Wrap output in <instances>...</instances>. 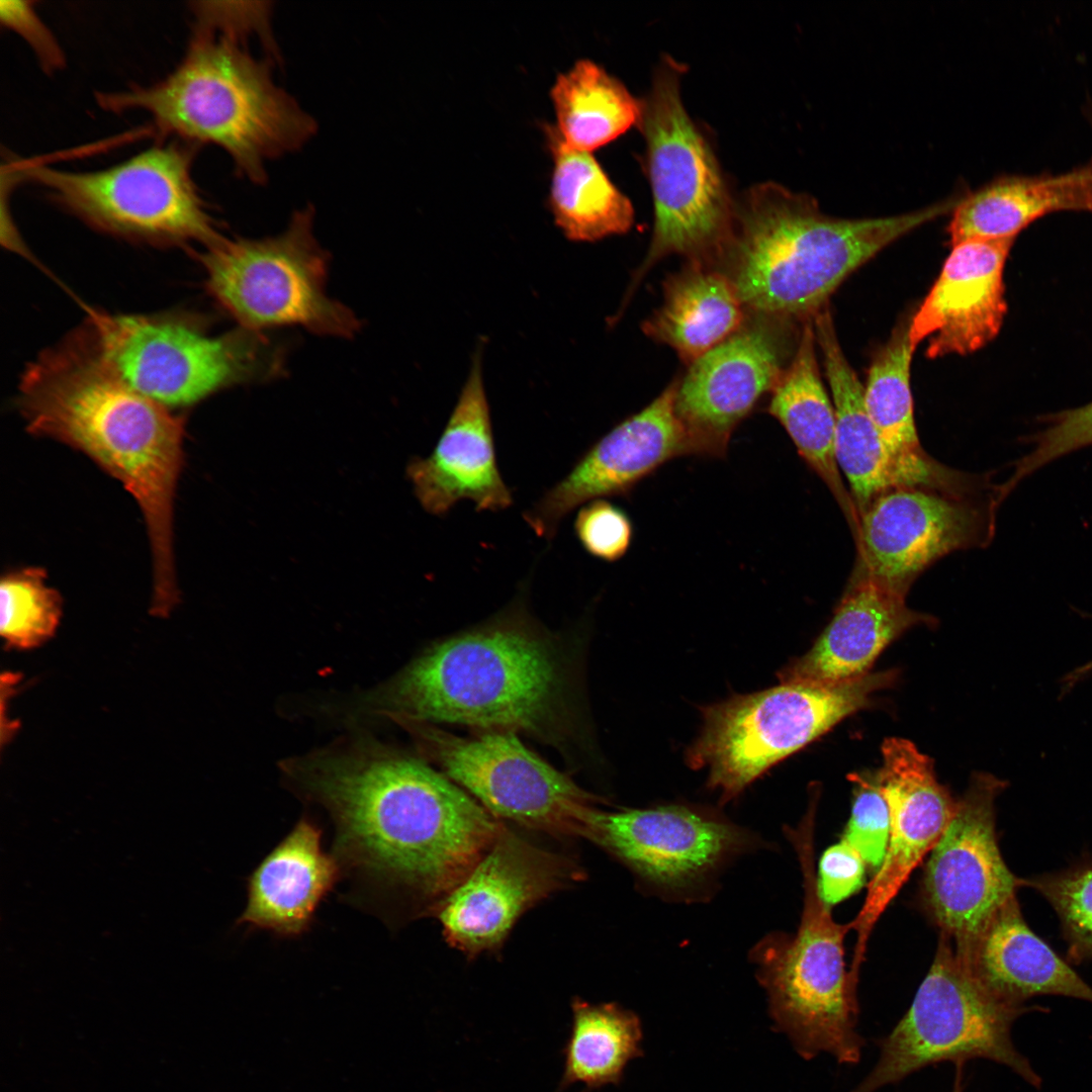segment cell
Listing matches in <instances>:
<instances>
[{
	"mask_svg": "<svg viewBox=\"0 0 1092 1092\" xmlns=\"http://www.w3.org/2000/svg\"><path fill=\"white\" fill-rule=\"evenodd\" d=\"M89 315L88 345L95 355L130 387L169 408L285 372L284 349L259 331L238 327L212 336L178 318Z\"/></svg>",
	"mask_w": 1092,
	"mask_h": 1092,
	"instance_id": "cell-8",
	"label": "cell"
},
{
	"mask_svg": "<svg viewBox=\"0 0 1092 1092\" xmlns=\"http://www.w3.org/2000/svg\"><path fill=\"white\" fill-rule=\"evenodd\" d=\"M984 490L898 487L879 494L858 516L853 575L906 596L915 578L938 559L986 546L995 533L999 503Z\"/></svg>",
	"mask_w": 1092,
	"mask_h": 1092,
	"instance_id": "cell-15",
	"label": "cell"
},
{
	"mask_svg": "<svg viewBox=\"0 0 1092 1092\" xmlns=\"http://www.w3.org/2000/svg\"><path fill=\"white\" fill-rule=\"evenodd\" d=\"M906 596L853 575L811 649L781 672L782 682L833 686L868 674L882 651L908 629L934 618L910 609Z\"/></svg>",
	"mask_w": 1092,
	"mask_h": 1092,
	"instance_id": "cell-24",
	"label": "cell"
},
{
	"mask_svg": "<svg viewBox=\"0 0 1092 1092\" xmlns=\"http://www.w3.org/2000/svg\"><path fill=\"white\" fill-rule=\"evenodd\" d=\"M550 97L557 133L578 151L592 153L641 120L642 100L590 60H579L559 74Z\"/></svg>",
	"mask_w": 1092,
	"mask_h": 1092,
	"instance_id": "cell-31",
	"label": "cell"
},
{
	"mask_svg": "<svg viewBox=\"0 0 1092 1092\" xmlns=\"http://www.w3.org/2000/svg\"><path fill=\"white\" fill-rule=\"evenodd\" d=\"M195 28L243 42L245 36L259 35L273 46L270 30L271 8L264 3L195 2L191 7Z\"/></svg>",
	"mask_w": 1092,
	"mask_h": 1092,
	"instance_id": "cell-39",
	"label": "cell"
},
{
	"mask_svg": "<svg viewBox=\"0 0 1092 1092\" xmlns=\"http://www.w3.org/2000/svg\"><path fill=\"white\" fill-rule=\"evenodd\" d=\"M835 414V452L857 515L879 494L898 487L966 491L981 478L948 468L927 453L903 456L882 440L863 400V387L848 363L826 306L813 317Z\"/></svg>",
	"mask_w": 1092,
	"mask_h": 1092,
	"instance_id": "cell-21",
	"label": "cell"
},
{
	"mask_svg": "<svg viewBox=\"0 0 1092 1092\" xmlns=\"http://www.w3.org/2000/svg\"><path fill=\"white\" fill-rule=\"evenodd\" d=\"M1061 210L1092 212V160L1059 175L1004 176L965 195L952 210V247L973 240L1014 239L1030 222Z\"/></svg>",
	"mask_w": 1092,
	"mask_h": 1092,
	"instance_id": "cell-27",
	"label": "cell"
},
{
	"mask_svg": "<svg viewBox=\"0 0 1092 1092\" xmlns=\"http://www.w3.org/2000/svg\"><path fill=\"white\" fill-rule=\"evenodd\" d=\"M848 779L853 784V798L841 840L853 847L876 874L887 852L890 809L880 786L878 770L851 774Z\"/></svg>",
	"mask_w": 1092,
	"mask_h": 1092,
	"instance_id": "cell-36",
	"label": "cell"
},
{
	"mask_svg": "<svg viewBox=\"0 0 1092 1092\" xmlns=\"http://www.w3.org/2000/svg\"><path fill=\"white\" fill-rule=\"evenodd\" d=\"M816 802H810L797 828L786 835L803 874L804 906L797 931L770 932L751 949L756 977L767 996L775 1027L805 1060L822 1053L839 1064L861 1058L864 1039L857 1030V982L845 969L843 940L850 923L834 921L820 897L814 863Z\"/></svg>",
	"mask_w": 1092,
	"mask_h": 1092,
	"instance_id": "cell-6",
	"label": "cell"
},
{
	"mask_svg": "<svg viewBox=\"0 0 1092 1092\" xmlns=\"http://www.w3.org/2000/svg\"><path fill=\"white\" fill-rule=\"evenodd\" d=\"M192 156L186 145L169 143L101 170L36 166L25 176L66 209L103 231L207 247L221 236L192 178Z\"/></svg>",
	"mask_w": 1092,
	"mask_h": 1092,
	"instance_id": "cell-12",
	"label": "cell"
},
{
	"mask_svg": "<svg viewBox=\"0 0 1092 1092\" xmlns=\"http://www.w3.org/2000/svg\"><path fill=\"white\" fill-rule=\"evenodd\" d=\"M18 404L31 434L83 452L134 497L152 551L151 610L168 616L179 602L173 514L184 419L130 387L85 346L34 361L22 376Z\"/></svg>",
	"mask_w": 1092,
	"mask_h": 1092,
	"instance_id": "cell-2",
	"label": "cell"
},
{
	"mask_svg": "<svg viewBox=\"0 0 1092 1092\" xmlns=\"http://www.w3.org/2000/svg\"><path fill=\"white\" fill-rule=\"evenodd\" d=\"M910 321L899 324L878 352L863 387L867 412L884 443L896 454L923 453L915 426L910 387V364L914 349L909 339Z\"/></svg>",
	"mask_w": 1092,
	"mask_h": 1092,
	"instance_id": "cell-33",
	"label": "cell"
},
{
	"mask_svg": "<svg viewBox=\"0 0 1092 1092\" xmlns=\"http://www.w3.org/2000/svg\"><path fill=\"white\" fill-rule=\"evenodd\" d=\"M867 868L859 853L845 841L828 847L816 873L823 902L830 907L853 895L863 886Z\"/></svg>",
	"mask_w": 1092,
	"mask_h": 1092,
	"instance_id": "cell-40",
	"label": "cell"
},
{
	"mask_svg": "<svg viewBox=\"0 0 1092 1092\" xmlns=\"http://www.w3.org/2000/svg\"><path fill=\"white\" fill-rule=\"evenodd\" d=\"M572 1025L563 1050L564 1071L558 1092L581 1083L593 1091L622 1080L627 1064L641 1056L639 1017L617 1003L571 1002Z\"/></svg>",
	"mask_w": 1092,
	"mask_h": 1092,
	"instance_id": "cell-32",
	"label": "cell"
},
{
	"mask_svg": "<svg viewBox=\"0 0 1092 1092\" xmlns=\"http://www.w3.org/2000/svg\"><path fill=\"white\" fill-rule=\"evenodd\" d=\"M961 199L951 196L900 215L846 219L823 213L808 194L762 183L736 210L725 274L751 312L808 321L851 272L892 242L953 210Z\"/></svg>",
	"mask_w": 1092,
	"mask_h": 1092,
	"instance_id": "cell-4",
	"label": "cell"
},
{
	"mask_svg": "<svg viewBox=\"0 0 1092 1092\" xmlns=\"http://www.w3.org/2000/svg\"><path fill=\"white\" fill-rule=\"evenodd\" d=\"M47 572L26 567L3 575L0 632L8 649H30L50 639L62 616V598L46 584Z\"/></svg>",
	"mask_w": 1092,
	"mask_h": 1092,
	"instance_id": "cell-34",
	"label": "cell"
},
{
	"mask_svg": "<svg viewBox=\"0 0 1092 1092\" xmlns=\"http://www.w3.org/2000/svg\"><path fill=\"white\" fill-rule=\"evenodd\" d=\"M211 297L239 324L261 332L300 326L323 336L351 338L355 313L326 290L329 258L313 235V210L293 213L280 234L259 240L224 239L201 256Z\"/></svg>",
	"mask_w": 1092,
	"mask_h": 1092,
	"instance_id": "cell-11",
	"label": "cell"
},
{
	"mask_svg": "<svg viewBox=\"0 0 1092 1092\" xmlns=\"http://www.w3.org/2000/svg\"><path fill=\"white\" fill-rule=\"evenodd\" d=\"M572 859L536 846L506 826L435 914L446 941L468 958L498 949L517 920L582 880Z\"/></svg>",
	"mask_w": 1092,
	"mask_h": 1092,
	"instance_id": "cell-18",
	"label": "cell"
},
{
	"mask_svg": "<svg viewBox=\"0 0 1092 1092\" xmlns=\"http://www.w3.org/2000/svg\"><path fill=\"white\" fill-rule=\"evenodd\" d=\"M1013 240H973L953 247L910 321L914 350L926 342L930 359L966 355L997 336L1007 309L1003 271Z\"/></svg>",
	"mask_w": 1092,
	"mask_h": 1092,
	"instance_id": "cell-23",
	"label": "cell"
},
{
	"mask_svg": "<svg viewBox=\"0 0 1092 1092\" xmlns=\"http://www.w3.org/2000/svg\"><path fill=\"white\" fill-rule=\"evenodd\" d=\"M482 350L476 347L467 379L440 439L426 458L406 468L414 492L428 513L446 515L469 499L476 511L496 512L513 504L496 463L489 405L482 378Z\"/></svg>",
	"mask_w": 1092,
	"mask_h": 1092,
	"instance_id": "cell-22",
	"label": "cell"
},
{
	"mask_svg": "<svg viewBox=\"0 0 1092 1092\" xmlns=\"http://www.w3.org/2000/svg\"><path fill=\"white\" fill-rule=\"evenodd\" d=\"M0 15L4 25L19 33L32 48L41 66L49 72L61 68L63 52L48 27L27 1H1Z\"/></svg>",
	"mask_w": 1092,
	"mask_h": 1092,
	"instance_id": "cell-41",
	"label": "cell"
},
{
	"mask_svg": "<svg viewBox=\"0 0 1092 1092\" xmlns=\"http://www.w3.org/2000/svg\"><path fill=\"white\" fill-rule=\"evenodd\" d=\"M546 131L553 158L549 204L564 237L597 242L627 233L634 222L631 201L590 153L568 147L554 126Z\"/></svg>",
	"mask_w": 1092,
	"mask_h": 1092,
	"instance_id": "cell-30",
	"label": "cell"
},
{
	"mask_svg": "<svg viewBox=\"0 0 1092 1092\" xmlns=\"http://www.w3.org/2000/svg\"><path fill=\"white\" fill-rule=\"evenodd\" d=\"M587 839L626 866L640 886L686 901L704 898L726 866L759 844L725 817L678 804L599 808Z\"/></svg>",
	"mask_w": 1092,
	"mask_h": 1092,
	"instance_id": "cell-14",
	"label": "cell"
},
{
	"mask_svg": "<svg viewBox=\"0 0 1092 1092\" xmlns=\"http://www.w3.org/2000/svg\"><path fill=\"white\" fill-rule=\"evenodd\" d=\"M1008 786L990 772H975L925 864V907L958 953L1021 888L996 832V800Z\"/></svg>",
	"mask_w": 1092,
	"mask_h": 1092,
	"instance_id": "cell-16",
	"label": "cell"
},
{
	"mask_svg": "<svg viewBox=\"0 0 1092 1092\" xmlns=\"http://www.w3.org/2000/svg\"><path fill=\"white\" fill-rule=\"evenodd\" d=\"M572 688L557 638L516 603L427 649L389 684L382 705L393 718L525 733L558 746L574 728Z\"/></svg>",
	"mask_w": 1092,
	"mask_h": 1092,
	"instance_id": "cell-3",
	"label": "cell"
},
{
	"mask_svg": "<svg viewBox=\"0 0 1092 1092\" xmlns=\"http://www.w3.org/2000/svg\"><path fill=\"white\" fill-rule=\"evenodd\" d=\"M294 769L331 814L340 869L432 913L505 827L442 771L402 753L314 756Z\"/></svg>",
	"mask_w": 1092,
	"mask_h": 1092,
	"instance_id": "cell-1",
	"label": "cell"
},
{
	"mask_svg": "<svg viewBox=\"0 0 1092 1092\" xmlns=\"http://www.w3.org/2000/svg\"><path fill=\"white\" fill-rule=\"evenodd\" d=\"M677 380L652 402L596 442L523 519L539 537L552 539L562 519L582 504L628 493L661 465L694 455L674 407Z\"/></svg>",
	"mask_w": 1092,
	"mask_h": 1092,
	"instance_id": "cell-19",
	"label": "cell"
},
{
	"mask_svg": "<svg viewBox=\"0 0 1092 1092\" xmlns=\"http://www.w3.org/2000/svg\"><path fill=\"white\" fill-rule=\"evenodd\" d=\"M1042 421L1045 427L1027 437L1029 451L1014 463L1005 480L1010 490L1049 463L1092 445V402L1050 415Z\"/></svg>",
	"mask_w": 1092,
	"mask_h": 1092,
	"instance_id": "cell-37",
	"label": "cell"
},
{
	"mask_svg": "<svg viewBox=\"0 0 1092 1092\" xmlns=\"http://www.w3.org/2000/svg\"><path fill=\"white\" fill-rule=\"evenodd\" d=\"M897 676L885 670L833 686L782 682L708 706L688 763L706 769L709 788L729 803L772 765L870 706Z\"/></svg>",
	"mask_w": 1092,
	"mask_h": 1092,
	"instance_id": "cell-9",
	"label": "cell"
},
{
	"mask_svg": "<svg viewBox=\"0 0 1092 1092\" xmlns=\"http://www.w3.org/2000/svg\"><path fill=\"white\" fill-rule=\"evenodd\" d=\"M682 65L664 58L642 100L639 125L647 144L654 228L628 297L665 257L680 255L708 266L724 256L734 236L737 209L711 148L682 104Z\"/></svg>",
	"mask_w": 1092,
	"mask_h": 1092,
	"instance_id": "cell-7",
	"label": "cell"
},
{
	"mask_svg": "<svg viewBox=\"0 0 1092 1092\" xmlns=\"http://www.w3.org/2000/svg\"><path fill=\"white\" fill-rule=\"evenodd\" d=\"M574 531L588 554L608 562L621 559L633 537L632 522L627 514L604 498L581 507L574 521Z\"/></svg>",
	"mask_w": 1092,
	"mask_h": 1092,
	"instance_id": "cell-38",
	"label": "cell"
},
{
	"mask_svg": "<svg viewBox=\"0 0 1092 1092\" xmlns=\"http://www.w3.org/2000/svg\"><path fill=\"white\" fill-rule=\"evenodd\" d=\"M1020 886L1039 893L1059 917L1074 962L1092 961V861L1020 878Z\"/></svg>",
	"mask_w": 1092,
	"mask_h": 1092,
	"instance_id": "cell-35",
	"label": "cell"
},
{
	"mask_svg": "<svg viewBox=\"0 0 1092 1092\" xmlns=\"http://www.w3.org/2000/svg\"><path fill=\"white\" fill-rule=\"evenodd\" d=\"M340 874L335 856L323 849L320 828L301 819L249 877L247 905L237 924L298 936Z\"/></svg>",
	"mask_w": 1092,
	"mask_h": 1092,
	"instance_id": "cell-26",
	"label": "cell"
},
{
	"mask_svg": "<svg viewBox=\"0 0 1092 1092\" xmlns=\"http://www.w3.org/2000/svg\"><path fill=\"white\" fill-rule=\"evenodd\" d=\"M663 302L642 325L652 340L668 345L689 365L744 324L745 307L723 272L690 263L663 285Z\"/></svg>",
	"mask_w": 1092,
	"mask_h": 1092,
	"instance_id": "cell-29",
	"label": "cell"
},
{
	"mask_svg": "<svg viewBox=\"0 0 1092 1092\" xmlns=\"http://www.w3.org/2000/svg\"><path fill=\"white\" fill-rule=\"evenodd\" d=\"M882 756L883 765L878 775L890 809V836L884 861L870 883L864 904L850 922V928L856 931L850 973L857 978L878 919L937 843L958 804L947 788L936 780L932 759L913 742L887 738L882 744Z\"/></svg>",
	"mask_w": 1092,
	"mask_h": 1092,
	"instance_id": "cell-20",
	"label": "cell"
},
{
	"mask_svg": "<svg viewBox=\"0 0 1092 1092\" xmlns=\"http://www.w3.org/2000/svg\"><path fill=\"white\" fill-rule=\"evenodd\" d=\"M98 101L113 112H146L161 133L222 149L255 184L266 181L268 161L299 150L316 131L312 116L275 83L268 61L239 40L195 28L168 76Z\"/></svg>",
	"mask_w": 1092,
	"mask_h": 1092,
	"instance_id": "cell-5",
	"label": "cell"
},
{
	"mask_svg": "<svg viewBox=\"0 0 1092 1092\" xmlns=\"http://www.w3.org/2000/svg\"><path fill=\"white\" fill-rule=\"evenodd\" d=\"M792 321L753 313L741 328L689 365L677 380L675 413L694 455L723 457L731 436L785 367Z\"/></svg>",
	"mask_w": 1092,
	"mask_h": 1092,
	"instance_id": "cell-17",
	"label": "cell"
},
{
	"mask_svg": "<svg viewBox=\"0 0 1092 1092\" xmlns=\"http://www.w3.org/2000/svg\"><path fill=\"white\" fill-rule=\"evenodd\" d=\"M964 1065L962 1063L956 1064V1077L951 1092H963Z\"/></svg>",
	"mask_w": 1092,
	"mask_h": 1092,
	"instance_id": "cell-42",
	"label": "cell"
},
{
	"mask_svg": "<svg viewBox=\"0 0 1092 1092\" xmlns=\"http://www.w3.org/2000/svg\"><path fill=\"white\" fill-rule=\"evenodd\" d=\"M958 954L984 988L1009 1004L1024 1005L1031 997L1045 995L1092 1002V987L1033 932L1016 897Z\"/></svg>",
	"mask_w": 1092,
	"mask_h": 1092,
	"instance_id": "cell-25",
	"label": "cell"
},
{
	"mask_svg": "<svg viewBox=\"0 0 1092 1092\" xmlns=\"http://www.w3.org/2000/svg\"><path fill=\"white\" fill-rule=\"evenodd\" d=\"M422 753L497 819L557 837L587 839L599 799L508 731L459 736L436 724L394 718Z\"/></svg>",
	"mask_w": 1092,
	"mask_h": 1092,
	"instance_id": "cell-13",
	"label": "cell"
},
{
	"mask_svg": "<svg viewBox=\"0 0 1092 1092\" xmlns=\"http://www.w3.org/2000/svg\"><path fill=\"white\" fill-rule=\"evenodd\" d=\"M813 320L804 322L792 362L771 391L767 413L785 428L798 453L825 482L853 534L858 515L844 486L835 452V414L816 359Z\"/></svg>",
	"mask_w": 1092,
	"mask_h": 1092,
	"instance_id": "cell-28",
	"label": "cell"
},
{
	"mask_svg": "<svg viewBox=\"0 0 1092 1092\" xmlns=\"http://www.w3.org/2000/svg\"><path fill=\"white\" fill-rule=\"evenodd\" d=\"M1028 1011L984 988L940 934L933 963L909 1009L879 1039L877 1063L850 1092H877L928 1066L973 1059L1004 1065L1039 1087V1076L1011 1036L1014 1021Z\"/></svg>",
	"mask_w": 1092,
	"mask_h": 1092,
	"instance_id": "cell-10",
	"label": "cell"
}]
</instances>
